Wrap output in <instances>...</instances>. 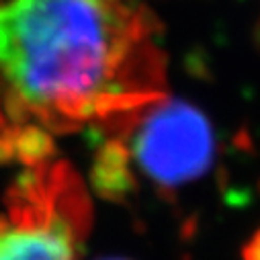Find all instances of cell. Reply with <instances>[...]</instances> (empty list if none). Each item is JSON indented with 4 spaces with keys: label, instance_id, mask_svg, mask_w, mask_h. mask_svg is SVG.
<instances>
[{
    "label": "cell",
    "instance_id": "3957f363",
    "mask_svg": "<svg viewBox=\"0 0 260 260\" xmlns=\"http://www.w3.org/2000/svg\"><path fill=\"white\" fill-rule=\"evenodd\" d=\"M117 123L125 129L127 142L121 144L129 162L164 190L201 178L213 164V127L201 109L186 101L164 94Z\"/></svg>",
    "mask_w": 260,
    "mask_h": 260
},
{
    "label": "cell",
    "instance_id": "52a82bcc",
    "mask_svg": "<svg viewBox=\"0 0 260 260\" xmlns=\"http://www.w3.org/2000/svg\"><path fill=\"white\" fill-rule=\"evenodd\" d=\"M252 41H254V47L260 51V19L256 21L254 25V31H252Z\"/></svg>",
    "mask_w": 260,
    "mask_h": 260
},
{
    "label": "cell",
    "instance_id": "5b68a950",
    "mask_svg": "<svg viewBox=\"0 0 260 260\" xmlns=\"http://www.w3.org/2000/svg\"><path fill=\"white\" fill-rule=\"evenodd\" d=\"M242 260H260V228L242 248Z\"/></svg>",
    "mask_w": 260,
    "mask_h": 260
},
{
    "label": "cell",
    "instance_id": "6da1fadb",
    "mask_svg": "<svg viewBox=\"0 0 260 260\" xmlns=\"http://www.w3.org/2000/svg\"><path fill=\"white\" fill-rule=\"evenodd\" d=\"M156 21L136 0L0 5V96L13 119L55 129L117 121L164 96Z\"/></svg>",
    "mask_w": 260,
    "mask_h": 260
},
{
    "label": "cell",
    "instance_id": "ba28073f",
    "mask_svg": "<svg viewBox=\"0 0 260 260\" xmlns=\"http://www.w3.org/2000/svg\"><path fill=\"white\" fill-rule=\"evenodd\" d=\"M107 260H123V258H107Z\"/></svg>",
    "mask_w": 260,
    "mask_h": 260
},
{
    "label": "cell",
    "instance_id": "7a4b0ae2",
    "mask_svg": "<svg viewBox=\"0 0 260 260\" xmlns=\"http://www.w3.org/2000/svg\"><path fill=\"white\" fill-rule=\"evenodd\" d=\"M90 211L80 180L66 166L21 176L0 213V260H76Z\"/></svg>",
    "mask_w": 260,
    "mask_h": 260
},
{
    "label": "cell",
    "instance_id": "277c9868",
    "mask_svg": "<svg viewBox=\"0 0 260 260\" xmlns=\"http://www.w3.org/2000/svg\"><path fill=\"white\" fill-rule=\"evenodd\" d=\"M94 182L103 197L121 199L132 190V174H129V158L121 142H113L101 154L99 166L94 170Z\"/></svg>",
    "mask_w": 260,
    "mask_h": 260
},
{
    "label": "cell",
    "instance_id": "8992f818",
    "mask_svg": "<svg viewBox=\"0 0 260 260\" xmlns=\"http://www.w3.org/2000/svg\"><path fill=\"white\" fill-rule=\"evenodd\" d=\"M236 146L240 148V150H244V152H252L254 150V144H252V138H250V132L246 127H242L240 132L236 134Z\"/></svg>",
    "mask_w": 260,
    "mask_h": 260
}]
</instances>
